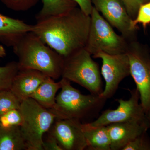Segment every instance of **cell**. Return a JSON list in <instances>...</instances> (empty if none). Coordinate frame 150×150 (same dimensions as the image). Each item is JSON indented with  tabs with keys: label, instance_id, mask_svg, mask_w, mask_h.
I'll use <instances>...</instances> for the list:
<instances>
[{
	"label": "cell",
	"instance_id": "1",
	"mask_svg": "<svg viewBox=\"0 0 150 150\" xmlns=\"http://www.w3.org/2000/svg\"><path fill=\"white\" fill-rule=\"evenodd\" d=\"M78 6L65 13L36 20L33 25L32 32L64 58L85 48L88 38L90 15Z\"/></svg>",
	"mask_w": 150,
	"mask_h": 150
},
{
	"label": "cell",
	"instance_id": "2",
	"mask_svg": "<svg viewBox=\"0 0 150 150\" xmlns=\"http://www.w3.org/2000/svg\"><path fill=\"white\" fill-rule=\"evenodd\" d=\"M13 48L20 69L36 70L54 80L62 77L64 58L32 31L23 35Z\"/></svg>",
	"mask_w": 150,
	"mask_h": 150
},
{
	"label": "cell",
	"instance_id": "3",
	"mask_svg": "<svg viewBox=\"0 0 150 150\" xmlns=\"http://www.w3.org/2000/svg\"><path fill=\"white\" fill-rule=\"evenodd\" d=\"M60 81L61 91L56 97L54 107L49 109L57 118H74L81 121L95 117L107 100L100 95L82 94L64 78H62Z\"/></svg>",
	"mask_w": 150,
	"mask_h": 150
},
{
	"label": "cell",
	"instance_id": "4",
	"mask_svg": "<svg viewBox=\"0 0 150 150\" xmlns=\"http://www.w3.org/2000/svg\"><path fill=\"white\" fill-rule=\"evenodd\" d=\"M19 110L23 117L20 126L27 150H43V138L53 124L56 116L29 98L21 103Z\"/></svg>",
	"mask_w": 150,
	"mask_h": 150
},
{
	"label": "cell",
	"instance_id": "5",
	"mask_svg": "<svg viewBox=\"0 0 150 150\" xmlns=\"http://www.w3.org/2000/svg\"><path fill=\"white\" fill-rule=\"evenodd\" d=\"M62 77L84 88L93 94L102 92V78L98 64L85 48L64 58Z\"/></svg>",
	"mask_w": 150,
	"mask_h": 150
},
{
	"label": "cell",
	"instance_id": "6",
	"mask_svg": "<svg viewBox=\"0 0 150 150\" xmlns=\"http://www.w3.org/2000/svg\"><path fill=\"white\" fill-rule=\"evenodd\" d=\"M90 17L89 32L85 48L92 56L99 52L110 55L126 53L129 42L116 33L93 6Z\"/></svg>",
	"mask_w": 150,
	"mask_h": 150
},
{
	"label": "cell",
	"instance_id": "7",
	"mask_svg": "<svg viewBox=\"0 0 150 150\" xmlns=\"http://www.w3.org/2000/svg\"><path fill=\"white\" fill-rule=\"evenodd\" d=\"M130 75L140 95V102L145 112L150 108V51L146 45L137 40L128 43Z\"/></svg>",
	"mask_w": 150,
	"mask_h": 150
},
{
	"label": "cell",
	"instance_id": "8",
	"mask_svg": "<svg viewBox=\"0 0 150 150\" xmlns=\"http://www.w3.org/2000/svg\"><path fill=\"white\" fill-rule=\"evenodd\" d=\"M92 57L101 59V74L105 82V86L100 96L108 99L113 96L121 81L130 75L129 57L126 53L110 55L99 52Z\"/></svg>",
	"mask_w": 150,
	"mask_h": 150
},
{
	"label": "cell",
	"instance_id": "9",
	"mask_svg": "<svg viewBox=\"0 0 150 150\" xmlns=\"http://www.w3.org/2000/svg\"><path fill=\"white\" fill-rule=\"evenodd\" d=\"M129 99L116 100L118 103L115 109L104 110L94 121L88 122L93 126H107L113 123L132 121H146V112L140 102V95L137 88L130 90Z\"/></svg>",
	"mask_w": 150,
	"mask_h": 150
},
{
	"label": "cell",
	"instance_id": "10",
	"mask_svg": "<svg viewBox=\"0 0 150 150\" xmlns=\"http://www.w3.org/2000/svg\"><path fill=\"white\" fill-rule=\"evenodd\" d=\"M93 6L128 42L137 40V31L131 29L132 19L122 0H92Z\"/></svg>",
	"mask_w": 150,
	"mask_h": 150
},
{
	"label": "cell",
	"instance_id": "11",
	"mask_svg": "<svg viewBox=\"0 0 150 150\" xmlns=\"http://www.w3.org/2000/svg\"><path fill=\"white\" fill-rule=\"evenodd\" d=\"M81 121L56 118L48 132L56 139L62 150H83L87 144Z\"/></svg>",
	"mask_w": 150,
	"mask_h": 150
},
{
	"label": "cell",
	"instance_id": "12",
	"mask_svg": "<svg viewBox=\"0 0 150 150\" xmlns=\"http://www.w3.org/2000/svg\"><path fill=\"white\" fill-rule=\"evenodd\" d=\"M106 126L111 150H122L129 142L147 132L150 127V122L149 120L132 121L113 123Z\"/></svg>",
	"mask_w": 150,
	"mask_h": 150
},
{
	"label": "cell",
	"instance_id": "13",
	"mask_svg": "<svg viewBox=\"0 0 150 150\" xmlns=\"http://www.w3.org/2000/svg\"><path fill=\"white\" fill-rule=\"evenodd\" d=\"M47 76L36 70L20 69L10 90L21 102L30 97Z\"/></svg>",
	"mask_w": 150,
	"mask_h": 150
},
{
	"label": "cell",
	"instance_id": "14",
	"mask_svg": "<svg viewBox=\"0 0 150 150\" xmlns=\"http://www.w3.org/2000/svg\"><path fill=\"white\" fill-rule=\"evenodd\" d=\"M33 25L0 14V39L14 46L24 35L32 32Z\"/></svg>",
	"mask_w": 150,
	"mask_h": 150
},
{
	"label": "cell",
	"instance_id": "15",
	"mask_svg": "<svg viewBox=\"0 0 150 150\" xmlns=\"http://www.w3.org/2000/svg\"><path fill=\"white\" fill-rule=\"evenodd\" d=\"M82 127L88 149L111 150L107 126H93L86 123H83Z\"/></svg>",
	"mask_w": 150,
	"mask_h": 150
},
{
	"label": "cell",
	"instance_id": "16",
	"mask_svg": "<svg viewBox=\"0 0 150 150\" xmlns=\"http://www.w3.org/2000/svg\"><path fill=\"white\" fill-rule=\"evenodd\" d=\"M61 86L60 81L56 82L54 79L47 76L30 98L46 109H51L56 103V93Z\"/></svg>",
	"mask_w": 150,
	"mask_h": 150
},
{
	"label": "cell",
	"instance_id": "17",
	"mask_svg": "<svg viewBox=\"0 0 150 150\" xmlns=\"http://www.w3.org/2000/svg\"><path fill=\"white\" fill-rule=\"evenodd\" d=\"M27 150L20 126H0V150Z\"/></svg>",
	"mask_w": 150,
	"mask_h": 150
},
{
	"label": "cell",
	"instance_id": "18",
	"mask_svg": "<svg viewBox=\"0 0 150 150\" xmlns=\"http://www.w3.org/2000/svg\"><path fill=\"white\" fill-rule=\"evenodd\" d=\"M42 8L36 15V20L65 13L78 6L73 0H42Z\"/></svg>",
	"mask_w": 150,
	"mask_h": 150
},
{
	"label": "cell",
	"instance_id": "19",
	"mask_svg": "<svg viewBox=\"0 0 150 150\" xmlns=\"http://www.w3.org/2000/svg\"><path fill=\"white\" fill-rule=\"evenodd\" d=\"M19 70L18 62H10L4 67H0V91L10 90Z\"/></svg>",
	"mask_w": 150,
	"mask_h": 150
},
{
	"label": "cell",
	"instance_id": "20",
	"mask_svg": "<svg viewBox=\"0 0 150 150\" xmlns=\"http://www.w3.org/2000/svg\"><path fill=\"white\" fill-rule=\"evenodd\" d=\"M21 102L10 90L0 91V116L15 109H19Z\"/></svg>",
	"mask_w": 150,
	"mask_h": 150
},
{
	"label": "cell",
	"instance_id": "21",
	"mask_svg": "<svg viewBox=\"0 0 150 150\" xmlns=\"http://www.w3.org/2000/svg\"><path fill=\"white\" fill-rule=\"evenodd\" d=\"M139 23L142 24L144 28L150 24V1L139 8L136 18L131 20V29L137 30V25Z\"/></svg>",
	"mask_w": 150,
	"mask_h": 150
},
{
	"label": "cell",
	"instance_id": "22",
	"mask_svg": "<svg viewBox=\"0 0 150 150\" xmlns=\"http://www.w3.org/2000/svg\"><path fill=\"white\" fill-rule=\"evenodd\" d=\"M23 117L19 109H13L0 116V126L5 128L21 126Z\"/></svg>",
	"mask_w": 150,
	"mask_h": 150
},
{
	"label": "cell",
	"instance_id": "23",
	"mask_svg": "<svg viewBox=\"0 0 150 150\" xmlns=\"http://www.w3.org/2000/svg\"><path fill=\"white\" fill-rule=\"evenodd\" d=\"M122 150H150V140L147 132L129 142Z\"/></svg>",
	"mask_w": 150,
	"mask_h": 150
},
{
	"label": "cell",
	"instance_id": "24",
	"mask_svg": "<svg viewBox=\"0 0 150 150\" xmlns=\"http://www.w3.org/2000/svg\"><path fill=\"white\" fill-rule=\"evenodd\" d=\"M3 2L13 9L25 11L32 8L39 0H2Z\"/></svg>",
	"mask_w": 150,
	"mask_h": 150
},
{
	"label": "cell",
	"instance_id": "25",
	"mask_svg": "<svg viewBox=\"0 0 150 150\" xmlns=\"http://www.w3.org/2000/svg\"><path fill=\"white\" fill-rule=\"evenodd\" d=\"M150 0H122L127 12L132 19L137 16L140 6Z\"/></svg>",
	"mask_w": 150,
	"mask_h": 150
},
{
	"label": "cell",
	"instance_id": "26",
	"mask_svg": "<svg viewBox=\"0 0 150 150\" xmlns=\"http://www.w3.org/2000/svg\"><path fill=\"white\" fill-rule=\"evenodd\" d=\"M46 139L43 138V150H62L55 138L48 131Z\"/></svg>",
	"mask_w": 150,
	"mask_h": 150
},
{
	"label": "cell",
	"instance_id": "27",
	"mask_svg": "<svg viewBox=\"0 0 150 150\" xmlns=\"http://www.w3.org/2000/svg\"><path fill=\"white\" fill-rule=\"evenodd\" d=\"M83 12L90 15L93 8L92 0H73Z\"/></svg>",
	"mask_w": 150,
	"mask_h": 150
},
{
	"label": "cell",
	"instance_id": "28",
	"mask_svg": "<svg viewBox=\"0 0 150 150\" xmlns=\"http://www.w3.org/2000/svg\"><path fill=\"white\" fill-rule=\"evenodd\" d=\"M6 54V51L2 46L0 45V58L4 57Z\"/></svg>",
	"mask_w": 150,
	"mask_h": 150
},
{
	"label": "cell",
	"instance_id": "29",
	"mask_svg": "<svg viewBox=\"0 0 150 150\" xmlns=\"http://www.w3.org/2000/svg\"><path fill=\"white\" fill-rule=\"evenodd\" d=\"M146 115L147 118H148V120L150 122V108L147 111H146Z\"/></svg>",
	"mask_w": 150,
	"mask_h": 150
}]
</instances>
